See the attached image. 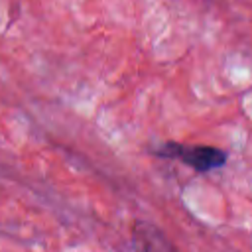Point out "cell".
I'll use <instances>...</instances> for the list:
<instances>
[{"label": "cell", "mask_w": 252, "mask_h": 252, "mask_svg": "<svg viewBox=\"0 0 252 252\" xmlns=\"http://www.w3.org/2000/svg\"><path fill=\"white\" fill-rule=\"evenodd\" d=\"M154 156L163 158V159L181 161L183 165H189L191 169L199 173L220 169L228 159V154L222 148L207 146V144H183V142H173V140H165L163 144L154 148Z\"/></svg>", "instance_id": "6da1fadb"}, {"label": "cell", "mask_w": 252, "mask_h": 252, "mask_svg": "<svg viewBox=\"0 0 252 252\" xmlns=\"http://www.w3.org/2000/svg\"><path fill=\"white\" fill-rule=\"evenodd\" d=\"M132 252H179L161 228L148 220H136L130 234Z\"/></svg>", "instance_id": "7a4b0ae2"}]
</instances>
